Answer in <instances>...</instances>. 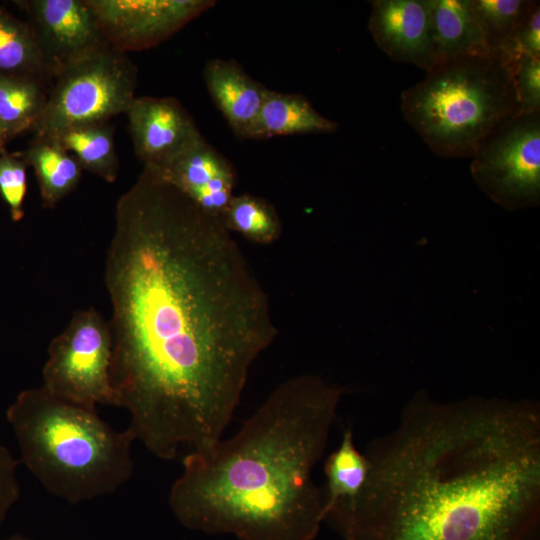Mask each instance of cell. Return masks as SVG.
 <instances>
[{
  "label": "cell",
  "mask_w": 540,
  "mask_h": 540,
  "mask_svg": "<svg viewBox=\"0 0 540 540\" xmlns=\"http://www.w3.org/2000/svg\"><path fill=\"white\" fill-rule=\"evenodd\" d=\"M105 283L111 383L128 429L163 460L212 447L277 335L231 232L144 166L116 204Z\"/></svg>",
  "instance_id": "1"
},
{
  "label": "cell",
  "mask_w": 540,
  "mask_h": 540,
  "mask_svg": "<svg viewBox=\"0 0 540 540\" xmlns=\"http://www.w3.org/2000/svg\"><path fill=\"white\" fill-rule=\"evenodd\" d=\"M367 481L326 514L343 540H530L540 517L534 401L424 394L365 453Z\"/></svg>",
  "instance_id": "2"
},
{
  "label": "cell",
  "mask_w": 540,
  "mask_h": 540,
  "mask_svg": "<svg viewBox=\"0 0 540 540\" xmlns=\"http://www.w3.org/2000/svg\"><path fill=\"white\" fill-rule=\"evenodd\" d=\"M343 393L317 375L289 378L231 438L190 451L169 492L176 519L242 540H313L325 507L312 473Z\"/></svg>",
  "instance_id": "3"
},
{
  "label": "cell",
  "mask_w": 540,
  "mask_h": 540,
  "mask_svg": "<svg viewBox=\"0 0 540 540\" xmlns=\"http://www.w3.org/2000/svg\"><path fill=\"white\" fill-rule=\"evenodd\" d=\"M21 461L51 495L80 503L117 491L132 476L134 434L115 430L96 408L42 386L22 391L6 412Z\"/></svg>",
  "instance_id": "4"
},
{
  "label": "cell",
  "mask_w": 540,
  "mask_h": 540,
  "mask_svg": "<svg viewBox=\"0 0 540 540\" xmlns=\"http://www.w3.org/2000/svg\"><path fill=\"white\" fill-rule=\"evenodd\" d=\"M401 112L431 151L473 157L503 123L520 114L510 65L500 52L434 65L401 94Z\"/></svg>",
  "instance_id": "5"
},
{
  "label": "cell",
  "mask_w": 540,
  "mask_h": 540,
  "mask_svg": "<svg viewBox=\"0 0 540 540\" xmlns=\"http://www.w3.org/2000/svg\"><path fill=\"white\" fill-rule=\"evenodd\" d=\"M55 76L56 82L33 128L37 139L108 122L126 113L136 97V66L124 52L109 44L72 62Z\"/></svg>",
  "instance_id": "6"
},
{
  "label": "cell",
  "mask_w": 540,
  "mask_h": 540,
  "mask_svg": "<svg viewBox=\"0 0 540 540\" xmlns=\"http://www.w3.org/2000/svg\"><path fill=\"white\" fill-rule=\"evenodd\" d=\"M112 335L94 308L78 310L48 347L42 387L66 401L96 408L117 407L111 383Z\"/></svg>",
  "instance_id": "7"
},
{
  "label": "cell",
  "mask_w": 540,
  "mask_h": 540,
  "mask_svg": "<svg viewBox=\"0 0 540 540\" xmlns=\"http://www.w3.org/2000/svg\"><path fill=\"white\" fill-rule=\"evenodd\" d=\"M470 171L496 204L514 211L540 202V110L498 127L472 157Z\"/></svg>",
  "instance_id": "8"
},
{
  "label": "cell",
  "mask_w": 540,
  "mask_h": 540,
  "mask_svg": "<svg viewBox=\"0 0 540 540\" xmlns=\"http://www.w3.org/2000/svg\"><path fill=\"white\" fill-rule=\"evenodd\" d=\"M105 41L121 52L155 46L212 8L211 0H86Z\"/></svg>",
  "instance_id": "9"
},
{
  "label": "cell",
  "mask_w": 540,
  "mask_h": 540,
  "mask_svg": "<svg viewBox=\"0 0 540 540\" xmlns=\"http://www.w3.org/2000/svg\"><path fill=\"white\" fill-rule=\"evenodd\" d=\"M25 6L48 72L54 76L108 44L86 0H32Z\"/></svg>",
  "instance_id": "10"
},
{
  "label": "cell",
  "mask_w": 540,
  "mask_h": 540,
  "mask_svg": "<svg viewBox=\"0 0 540 540\" xmlns=\"http://www.w3.org/2000/svg\"><path fill=\"white\" fill-rule=\"evenodd\" d=\"M125 114L135 153L144 166L162 168L203 138L173 97H135Z\"/></svg>",
  "instance_id": "11"
},
{
  "label": "cell",
  "mask_w": 540,
  "mask_h": 540,
  "mask_svg": "<svg viewBox=\"0 0 540 540\" xmlns=\"http://www.w3.org/2000/svg\"><path fill=\"white\" fill-rule=\"evenodd\" d=\"M368 28L393 61L426 72L435 65L431 0H372Z\"/></svg>",
  "instance_id": "12"
},
{
  "label": "cell",
  "mask_w": 540,
  "mask_h": 540,
  "mask_svg": "<svg viewBox=\"0 0 540 540\" xmlns=\"http://www.w3.org/2000/svg\"><path fill=\"white\" fill-rule=\"evenodd\" d=\"M154 169L204 212L220 219L234 196V166L204 137L164 167Z\"/></svg>",
  "instance_id": "13"
},
{
  "label": "cell",
  "mask_w": 540,
  "mask_h": 540,
  "mask_svg": "<svg viewBox=\"0 0 540 540\" xmlns=\"http://www.w3.org/2000/svg\"><path fill=\"white\" fill-rule=\"evenodd\" d=\"M213 103L239 139H246L263 104L267 88L235 60L214 58L203 72Z\"/></svg>",
  "instance_id": "14"
},
{
  "label": "cell",
  "mask_w": 540,
  "mask_h": 540,
  "mask_svg": "<svg viewBox=\"0 0 540 540\" xmlns=\"http://www.w3.org/2000/svg\"><path fill=\"white\" fill-rule=\"evenodd\" d=\"M337 122L318 113L301 94L267 90L255 123L246 139L265 140L279 136L330 134Z\"/></svg>",
  "instance_id": "15"
},
{
  "label": "cell",
  "mask_w": 540,
  "mask_h": 540,
  "mask_svg": "<svg viewBox=\"0 0 540 540\" xmlns=\"http://www.w3.org/2000/svg\"><path fill=\"white\" fill-rule=\"evenodd\" d=\"M435 65L454 58L492 53L470 0H431Z\"/></svg>",
  "instance_id": "16"
},
{
  "label": "cell",
  "mask_w": 540,
  "mask_h": 540,
  "mask_svg": "<svg viewBox=\"0 0 540 540\" xmlns=\"http://www.w3.org/2000/svg\"><path fill=\"white\" fill-rule=\"evenodd\" d=\"M21 157L34 169L45 207L56 206L81 178L82 168L77 160L52 139L36 138Z\"/></svg>",
  "instance_id": "17"
},
{
  "label": "cell",
  "mask_w": 540,
  "mask_h": 540,
  "mask_svg": "<svg viewBox=\"0 0 540 540\" xmlns=\"http://www.w3.org/2000/svg\"><path fill=\"white\" fill-rule=\"evenodd\" d=\"M50 139L72 154L82 169L107 182L116 180L119 160L108 122L71 128Z\"/></svg>",
  "instance_id": "18"
},
{
  "label": "cell",
  "mask_w": 540,
  "mask_h": 540,
  "mask_svg": "<svg viewBox=\"0 0 540 540\" xmlns=\"http://www.w3.org/2000/svg\"><path fill=\"white\" fill-rule=\"evenodd\" d=\"M47 97L37 78L0 73V130L6 141L34 128Z\"/></svg>",
  "instance_id": "19"
},
{
  "label": "cell",
  "mask_w": 540,
  "mask_h": 540,
  "mask_svg": "<svg viewBox=\"0 0 540 540\" xmlns=\"http://www.w3.org/2000/svg\"><path fill=\"white\" fill-rule=\"evenodd\" d=\"M326 492L325 516L337 503L350 502L362 491L369 474V461L355 446L352 430H346L338 448L324 466Z\"/></svg>",
  "instance_id": "20"
},
{
  "label": "cell",
  "mask_w": 540,
  "mask_h": 540,
  "mask_svg": "<svg viewBox=\"0 0 540 540\" xmlns=\"http://www.w3.org/2000/svg\"><path fill=\"white\" fill-rule=\"evenodd\" d=\"M0 73L37 79L49 73L31 26L1 8Z\"/></svg>",
  "instance_id": "21"
},
{
  "label": "cell",
  "mask_w": 540,
  "mask_h": 540,
  "mask_svg": "<svg viewBox=\"0 0 540 540\" xmlns=\"http://www.w3.org/2000/svg\"><path fill=\"white\" fill-rule=\"evenodd\" d=\"M221 220L230 232L259 244H271L282 233L276 209L265 199L251 194L234 195Z\"/></svg>",
  "instance_id": "22"
},
{
  "label": "cell",
  "mask_w": 540,
  "mask_h": 540,
  "mask_svg": "<svg viewBox=\"0 0 540 540\" xmlns=\"http://www.w3.org/2000/svg\"><path fill=\"white\" fill-rule=\"evenodd\" d=\"M490 52H499L534 1L470 0Z\"/></svg>",
  "instance_id": "23"
},
{
  "label": "cell",
  "mask_w": 540,
  "mask_h": 540,
  "mask_svg": "<svg viewBox=\"0 0 540 540\" xmlns=\"http://www.w3.org/2000/svg\"><path fill=\"white\" fill-rule=\"evenodd\" d=\"M27 164L15 154L0 153V194L9 207L13 221L24 216V200L27 193Z\"/></svg>",
  "instance_id": "24"
},
{
  "label": "cell",
  "mask_w": 540,
  "mask_h": 540,
  "mask_svg": "<svg viewBox=\"0 0 540 540\" xmlns=\"http://www.w3.org/2000/svg\"><path fill=\"white\" fill-rule=\"evenodd\" d=\"M509 65L520 114L540 110V57L523 54Z\"/></svg>",
  "instance_id": "25"
},
{
  "label": "cell",
  "mask_w": 540,
  "mask_h": 540,
  "mask_svg": "<svg viewBox=\"0 0 540 540\" xmlns=\"http://www.w3.org/2000/svg\"><path fill=\"white\" fill-rule=\"evenodd\" d=\"M499 52L508 64L523 54L540 57L539 1H534L526 16Z\"/></svg>",
  "instance_id": "26"
},
{
  "label": "cell",
  "mask_w": 540,
  "mask_h": 540,
  "mask_svg": "<svg viewBox=\"0 0 540 540\" xmlns=\"http://www.w3.org/2000/svg\"><path fill=\"white\" fill-rule=\"evenodd\" d=\"M17 463L11 452L0 444V524L20 497Z\"/></svg>",
  "instance_id": "27"
},
{
  "label": "cell",
  "mask_w": 540,
  "mask_h": 540,
  "mask_svg": "<svg viewBox=\"0 0 540 540\" xmlns=\"http://www.w3.org/2000/svg\"><path fill=\"white\" fill-rule=\"evenodd\" d=\"M5 540H32V539L25 537L23 535L16 534V535L8 537Z\"/></svg>",
  "instance_id": "28"
},
{
  "label": "cell",
  "mask_w": 540,
  "mask_h": 540,
  "mask_svg": "<svg viewBox=\"0 0 540 540\" xmlns=\"http://www.w3.org/2000/svg\"><path fill=\"white\" fill-rule=\"evenodd\" d=\"M5 142H6V140H5V138L2 135V132L0 130V153L4 151Z\"/></svg>",
  "instance_id": "29"
}]
</instances>
